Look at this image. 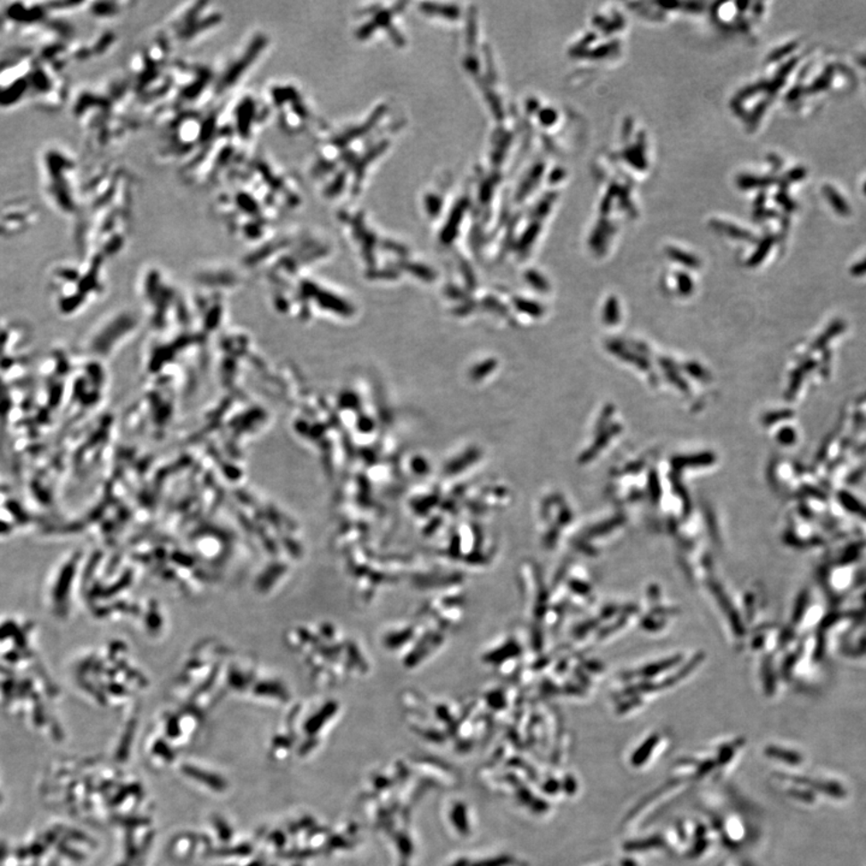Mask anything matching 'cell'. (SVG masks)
Returning a JSON list of instances; mask_svg holds the SVG:
<instances>
[{
    "label": "cell",
    "instance_id": "obj_5",
    "mask_svg": "<svg viewBox=\"0 0 866 866\" xmlns=\"http://www.w3.org/2000/svg\"><path fill=\"white\" fill-rule=\"evenodd\" d=\"M862 191H864V194L866 195V182L864 183V187H862Z\"/></svg>",
    "mask_w": 866,
    "mask_h": 866
},
{
    "label": "cell",
    "instance_id": "obj_3",
    "mask_svg": "<svg viewBox=\"0 0 866 866\" xmlns=\"http://www.w3.org/2000/svg\"><path fill=\"white\" fill-rule=\"evenodd\" d=\"M833 80V68L827 67L823 74L820 76L819 78L812 85L810 86V93L822 92L824 89L829 87L830 82Z\"/></svg>",
    "mask_w": 866,
    "mask_h": 866
},
{
    "label": "cell",
    "instance_id": "obj_2",
    "mask_svg": "<svg viewBox=\"0 0 866 866\" xmlns=\"http://www.w3.org/2000/svg\"><path fill=\"white\" fill-rule=\"evenodd\" d=\"M823 194L828 200H829L830 205L838 215L848 216L850 215L851 210L850 206L845 202L843 196L838 194L837 191L831 186H824Z\"/></svg>",
    "mask_w": 866,
    "mask_h": 866
},
{
    "label": "cell",
    "instance_id": "obj_1",
    "mask_svg": "<svg viewBox=\"0 0 866 866\" xmlns=\"http://www.w3.org/2000/svg\"><path fill=\"white\" fill-rule=\"evenodd\" d=\"M222 12L211 4H191L172 13L164 34L174 46H182L202 40L206 34L222 23Z\"/></svg>",
    "mask_w": 866,
    "mask_h": 866
},
{
    "label": "cell",
    "instance_id": "obj_4",
    "mask_svg": "<svg viewBox=\"0 0 866 866\" xmlns=\"http://www.w3.org/2000/svg\"><path fill=\"white\" fill-rule=\"evenodd\" d=\"M862 271H866V261L862 262V264L859 265L858 267L857 272H862Z\"/></svg>",
    "mask_w": 866,
    "mask_h": 866
}]
</instances>
